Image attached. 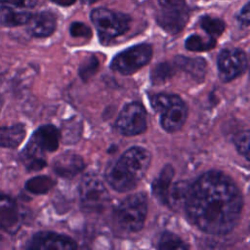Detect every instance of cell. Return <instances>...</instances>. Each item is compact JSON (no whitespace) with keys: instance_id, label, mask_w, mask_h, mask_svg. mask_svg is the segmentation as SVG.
<instances>
[{"instance_id":"6da1fadb","label":"cell","mask_w":250,"mask_h":250,"mask_svg":"<svg viewBox=\"0 0 250 250\" xmlns=\"http://www.w3.org/2000/svg\"><path fill=\"white\" fill-rule=\"evenodd\" d=\"M242 207L243 198L235 183L220 171H208L190 184L184 210L197 229L222 235L236 227Z\"/></svg>"},{"instance_id":"7a4b0ae2","label":"cell","mask_w":250,"mask_h":250,"mask_svg":"<svg viewBox=\"0 0 250 250\" xmlns=\"http://www.w3.org/2000/svg\"><path fill=\"white\" fill-rule=\"evenodd\" d=\"M150 159V153L146 148L130 147L107 167L105 180L114 190L119 192L131 190L146 175Z\"/></svg>"},{"instance_id":"3957f363","label":"cell","mask_w":250,"mask_h":250,"mask_svg":"<svg viewBox=\"0 0 250 250\" xmlns=\"http://www.w3.org/2000/svg\"><path fill=\"white\" fill-rule=\"evenodd\" d=\"M147 197L145 192H139L126 197L117 207L114 220L117 227L126 233L142 229L147 215Z\"/></svg>"},{"instance_id":"277c9868","label":"cell","mask_w":250,"mask_h":250,"mask_svg":"<svg viewBox=\"0 0 250 250\" xmlns=\"http://www.w3.org/2000/svg\"><path fill=\"white\" fill-rule=\"evenodd\" d=\"M150 104L153 109L160 114V124L165 131L177 132L185 124L188 107L179 96L165 93L156 94L150 98Z\"/></svg>"},{"instance_id":"5b68a950","label":"cell","mask_w":250,"mask_h":250,"mask_svg":"<svg viewBox=\"0 0 250 250\" xmlns=\"http://www.w3.org/2000/svg\"><path fill=\"white\" fill-rule=\"evenodd\" d=\"M91 20L103 43H107L122 35L129 29L131 24V18L128 15L105 8L93 10Z\"/></svg>"},{"instance_id":"8992f818","label":"cell","mask_w":250,"mask_h":250,"mask_svg":"<svg viewBox=\"0 0 250 250\" xmlns=\"http://www.w3.org/2000/svg\"><path fill=\"white\" fill-rule=\"evenodd\" d=\"M79 198L84 210L101 212L109 201V193L98 176L88 174L79 185Z\"/></svg>"},{"instance_id":"52a82bcc","label":"cell","mask_w":250,"mask_h":250,"mask_svg":"<svg viewBox=\"0 0 250 250\" xmlns=\"http://www.w3.org/2000/svg\"><path fill=\"white\" fill-rule=\"evenodd\" d=\"M151 57L152 48L149 44H138L117 54L113 58L110 67L121 74L129 75L145 66Z\"/></svg>"},{"instance_id":"ba28073f","label":"cell","mask_w":250,"mask_h":250,"mask_svg":"<svg viewBox=\"0 0 250 250\" xmlns=\"http://www.w3.org/2000/svg\"><path fill=\"white\" fill-rule=\"evenodd\" d=\"M146 126V111L143 104L137 102L126 104L116 120L117 130L126 136L142 134Z\"/></svg>"},{"instance_id":"9c48e42d","label":"cell","mask_w":250,"mask_h":250,"mask_svg":"<svg viewBox=\"0 0 250 250\" xmlns=\"http://www.w3.org/2000/svg\"><path fill=\"white\" fill-rule=\"evenodd\" d=\"M217 65L221 79L230 81L246 70L247 57L240 49H225L218 57Z\"/></svg>"},{"instance_id":"30bf717a","label":"cell","mask_w":250,"mask_h":250,"mask_svg":"<svg viewBox=\"0 0 250 250\" xmlns=\"http://www.w3.org/2000/svg\"><path fill=\"white\" fill-rule=\"evenodd\" d=\"M31 250H72L77 248L75 241L63 234L53 231L36 232L27 245Z\"/></svg>"},{"instance_id":"8fae6325","label":"cell","mask_w":250,"mask_h":250,"mask_svg":"<svg viewBox=\"0 0 250 250\" xmlns=\"http://www.w3.org/2000/svg\"><path fill=\"white\" fill-rule=\"evenodd\" d=\"M21 223L22 217L17 202L0 192V229L15 234L21 229Z\"/></svg>"},{"instance_id":"7c38bea8","label":"cell","mask_w":250,"mask_h":250,"mask_svg":"<svg viewBox=\"0 0 250 250\" xmlns=\"http://www.w3.org/2000/svg\"><path fill=\"white\" fill-rule=\"evenodd\" d=\"M157 23L168 33L177 34L188 21V9L186 5L174 8H162L156 17Z\"/></svg>"},{"instance_id":"4fadbf2b","label":"cell","mask_w":250,"mask_h":250,"mask_svg":"<svg viewBox=\"0 0 250 250\" xmlns=\"http://www.w3.org/2000/svg\"><path fill=\"white\" fill-rule=\"evenodd\" d=\"M27 24V31L34 37L50 36L56 29L57 19L50 11H42L32 14Z\"/></svg>"},{"instance_id":"5bb4252c","label":"cell","mask_w":250,"mask_h":250,"mask_svg":"<svg viewBox=\"0 0 250 250\" xmlns=\"http://www.w3.org/2000/svg\"><path fill=\"white\" fill-rule=\"evenodd\" d=\"M85 167L82 157L76 153L66 152L60 155L53 165V169L57 175L62 178L70 179L80 173Z\"/></svg>"},{"instance_id":"9a60e30c","label":"cell","mask_w":250,"mask_h":250,"mask_svg":"<svg viewBox=\"0 0 250 250\" xmlns=\"http://www.w3.org/2000/svg\"><path fill=\"white\" fill-rule=\"evenodd\" d=\"M60 131L53 125H42L37 128L30 138V142L43 151H55L60 143Z\"/></svg>"},{"instance_id":"2e32d148","label":"cell","mask_w":250,"mask_h":250,"mask_svg":"<svg viewBox=\"0 0 250 250\" xmlns=\"http://www.w3.org/2000/svg\"><path fill=\"white\" fill-rule=\"evenodd\" d=\"M176 69H180L196 80H202L206 73V61L202 58H188L177 56L174 60Z\"/></svg>"},{"instance_id":"e0dca14e","label":"cell","mask_w":250,"mask_h":250,"mask_svg":"<svg viewBox=\"0 0 250 250\" xmlns=\"http://www.w3.org/2000/svg\"><path fill=\"white\" fill-rule=\"evenodd\" d=\"M189 188L190 184L187 181H179L172 184L168 191L166 205L174 211L184 210L188 200Z\"/></svg>"},{"instance_id":"ac0fdd59","label":"cell","mask_w":250,"mask_h":250,"mask_svg":"<svg viewBox=\"0 0 250 250\" xmlns=\"http://www.w3.org/2000/svg\"><path fill=\"white\" fill-rule=\"evenodd\" d=\"M25 126L21 123L0 126V147L17 148L25 138Z\"/></svg>"},{"instance_id":"d6986e66","label":"cell","mask_w":250,"mask_h":250,"mask_svg":"<svg viewBox=\"0 0 250 250\" xmlns=\"http://www.w3.org/2000/svg\"><path fill=\"white\" fill-rule=\"evenodd\" d=\"M174 168L172 165H165L157 178L154 179L152 183V193L155 198L162 204L166 205L167 195L169 188L172 185V180L174 177Z\"/></svg>"},{"instance_id":"ffe728a7","label":"cell","mask_w":250,"mask_h":250,"mask_svg":"<svg viewBox=\"0 0 250 250\" xmlns=\"http://www.w3.org/2000/svg\"><path fill=\"white\" fill-rule=\"evenodd\" d=\"M31 16L32 13L24 10H18L6 5L0 7V24L7 27L26 24Z\"/></svg>"},{"instance_id":"44dd1931","label":"cell","mask_w":250,"mask_h":250,"mask_svg":"<svg viewBox=\"0 0 250 250\" xmlns=\"http://www.w3.org/2000/svg\"><path fill=\"white\" fill-rule=\"evenodd\" d=\"M21 160L28 171H39L47 165L44 151L30 141L21 152Z\"/></svg>"},{"instance_id":"7402d4cb","label":"cell","mask_w":250,"mask_h":250,"mask_svg":"<svg viewBox=\"0 0 250 250\" xmlns=\"http://www.w3.org/2000/svg\"><path fill=\"white\" fill-rule=\"evenodd\" d=\"M55 184L56 182L51 177L36 176L25 183V189L33 194H44L47 193Z\"/></svg>"},{"instance_id":"603a6c76","label":"cell","mask_w":250,"mask_h":250,"mask_svg":"<svg viewBox=\"0 0 250 250\" xmlns=\"http://www.w3.org/2000/svg\"><path fill=\"white\" fill-rule=\"evenodd\" d=\"M185 46L192 52H203L213 49L216 46V39L208 36L203 37L198 34H192L186 39Z\"/></svg>"},{"instance_id":"cb8c5ba5","label":"cell","mask_w":250,"mask_h":250,"mask_svg":"<svg viewBox=\"0 0 250 250\" xmlns=\"http://www.w3.org/2000/svg\"><path fill=\"white\" fill-rule=\"evenodd\" d=\"M176 66L174 62H160L157 65H155L150 73V79L151 82L155 85L163 84L176 72Z\"/></svg>"},{"instance_id":"d4e9b609","label":"cell","mask_w":250,"mask_h":250,"mask_svg":"<svg viewBox=\"0 0 250 250\" xmlns=\"http://www.w3.org/2000/svg\"><path fill=\"white\" fill-rule=\"evenodd\" d=\"M199 23H200L201 28L209 36H211L213 38L220 36L226 28V24H225L224 21H222L219 18H214L211 16L202 17L199 21Z\"/></svg>"},{"instance_id":"484cf974","label":"cell","mask_w":250,"mask_h":250,"mask_svg":"<svg viewBox=\"0 0 250 250\" xmlns=\"http://www.w3.org/2000/svg\"><path fill=\"white\" fill-rule=\"evenodd\" d=\"M158 249H187L188 246L175 233L169 232V231H164L157 244Z\"/></svg>"},{"instance_id":"4316f807","label":"cell","mask_w":250,"mask_h":250,"mask_svg":"<svg viewBox=\"0 0 250 250\" xmlns=\"http://www.w3.org/2000/svg\"><path fill=\"white\" fill-rule=\"evenodd\" d=\"M99 61L95 56L88 58L79 67V75L83 80L89 79L98 69Z\"/></svg>"},{"instance_id":"83f0119b","label":"cell","mask_w":250,"mask_h":250,"mask_svg":"<svg viewBox=\"0 0 250 250\" xmlns=\"http://www.w3.org/2000/svg\"><path fill=\"white\" fill-rule=\"evenodd\" d=\"M234 145L238 152L249 160V132L242 131L234 138Z\"/></svg>"},{"instance_id":"f1b7e54d","label":"cell","mask_w":250,"mask_h":250,"mask_svg":"<svg viewBox=\"0 0 250 250\" xmlns=\"http://www.w3.org/2000/svg\"><path fill=\"white\" fill-rule=\"evenodd\" d=\"M69 32L72 37H82V38H90L92 36V30L88 25L83 22L74 21L71 23L69 27Z\"/></svg>"},{"instance_id":"f546056e","label":"cell","mask_w":250,"mask_h":250,"mask_svg":"<svg viewBox=\"0 0 250 250\" xmlns=\"http://www.w3.org/2000/svg\"><path fill=\"white\" fill-rule=\"evenodd\" d=\"M37 0H0L2 4H10L17 7H23V8H31L34 7Z\"/></svg>"},{"instance_id":"4dcf8cb0","label":"cell","mask_w":250,"mask_h":250,"mask_svg":"<svg viewBox=\"0 0 250 250\" xmlns=\"http://www.w3.org/2000/svg\"><path fill=\"white\" fill-rule=\"evenodd\" d=\"M237 20L242 25H249V3H246L245 6L241 9L240 13L237 16Z\"/></svg>"},{"instance_id":"1f68e13d","label":"cell","mask_w":250,"mask_h":250,"mask_svg":"<svg viewBox=\"0 0 250 250\" xmlns=\"http://www.w3.org/2000/svg\"><path fill=\"white\" fill-rule=\"evenodd\" d=\"M162 8H174L185 5V0H158Z\"/></svg>"},{"instance_id":"d6a6232c","label":"cell","mask_w":250,"mask_h":250,"mask_svg":"<svg viewBox=\"0 0 250 250\" xmlns=\"http://www.w3.org/2000/svg\"><path fill=\"white\" fill-rule=\"evenodd\" d=\"M51 2L57 4V5H60V6H70L72 5L76 0H50Z\"/></svg>"},{"instance_id":"836d02e7","label":"cell","mask_w":250,"mask_h":250,"mask_svg":"<svg viewBox=\"0 0 250 250\" xmlns=\"http://www.w3.org/2000/svg\"><path fill=\"white\" fill-rule=\"evenodd\" d=\"M83 3H85V4H90V3H93V2H96V1H98V0H81Z\"/></svg>"},{"instance_id":"e575fe53","label":"cell","mask_w":250,"mask_h":250,"mask_svg":"<svg viewBox=\"0 0 250 250\" xmlns=\"http://www.w3.org/2000/svg\"><path fill=\"white\" fill-rule=\"evenodd\" d=\"M0 239H1V235H0Z\"/></svg>"}]
</instances>
